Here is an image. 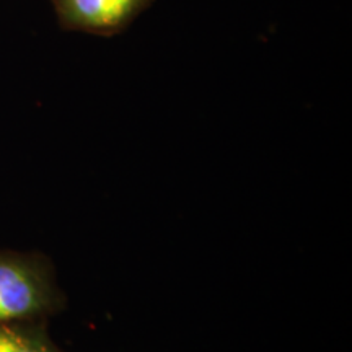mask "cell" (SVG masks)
<instances>
[{
  "label": "cell",
  "instance_id": "2",
  "mask_svg": "<svg viewBox=\"0 0 352 352\" xmlns=\"http://www.w3.org/2000/svg\"><path fill=\"white\" fill-rule=\"evenodd\" d=\"M64 32L111 38L124 33L155 0H50Z\"/></svg>",
  "mask_w": 352,
  "mask_h": 352
},
{
  "label": "cell",
  "instance_id": "1",
  "mask_svg": "<svg viewBox=\"0 0 352 352\" xmlns=\"http://www.w3.org/2000/svg\"><path fill=\"white\" fill-rule=\"evenodd\" d=\"M64 307L65 296L46 254L0 250V323L47 321Z\"/></svg>",
  "mask_w": 352,
  "mask_h": 352
},
{
  "label": "cell",
  "instance_id": "3",
  "mask_svg": "<svg viewBox=\"0 0 352 352\" xmlns=\"http://www.w3.org/2000/svg\"><path fill=\"white\" fill-rule=\"evenodd\" d=\"M46 323H0V352H64L51 340Z\"/></svg>",
  "mask_w": 352,
  "mask_h": 352
}]
</instances>
